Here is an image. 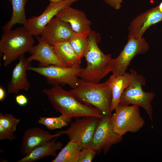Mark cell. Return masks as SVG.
<instances>
[{"label":"cell","instance_id":"8fae6325","mask_svg":"<svg viewBox=\"0 0 162 162\" xmlns=\"http://www.w3.org/2000/svg\"><path fill=\"white\" fill-rule=\"evenodd\" d=\"M79 0H65L56 3H50L40 15L28 19L25 27L33 36H39L46 25L60 10L70 6Z\"/></svg>","mask_w":162,"mask_h":162},{"label":"cell","instance_id":"6da1fadb","mask_svg":"<svg viewBox=\"0 0 162 162\" xmlns=\"http://www.w3.org/2000/svg\"><path fill=\"white\" fill-rule=\"evenodd\" d=\"M42 92L55 110L71 121L73 118L95 117L101 118L104 116L96 107L80 102L70 91L61 86H52L44 89Z\"/></svg>","mask_w":162,"mask_h":162},{"label":"cell","instance_id":"4fadbf2b","mask_svg":"<svg viewBox=\"0 0 162 162\" xmlns=\"http://www.w3.org/2000/svg\"><path fill=\"white\" fill-rule=\"evenodd\" d=\"M162 21V13L158 6L141 14L131 22L128 28V40L142 38L150 26Z\"/></svg>","mask_w":162,"mask_h":162},{"label":"cell","instance_id":"5bb4252c","mask_svg":"<svg viewBox=\"0 0 162 162\" xmlns=\"http://www.w3.org/2000/svg\"><path fill=\"white\" fill-rule=\"evenodd\" d=\"M55 17L70 24L75 33L89 36L92 31L91 21L85 13L70 6L61 9Z\"/></svg>","mask_w":162,"mask_h":162},{"label":"cell","instance_id":"7402d4cb","mask_svg":"<svg viewBox=\"0 0 162 162\" xmlns=\"http://www.w3.org/2000/svg\"><path fill=\"white\" fill-rule=\"evenodd\" d=\"M83 148L80 142L70 140L51 162H78L80 152Z\"/></svg>","mask_w":162,"mask_h":162},{"label":"cell","instance_id":"d6986e66","mask_svg":"<svg viewBox=\"0 0 162 162\" xmlns=\"http://www.w3.org/2000/svg\"><path fill=\"white\" fill-rule=\"evenodd\" d=\"M132 78L131 73L126 72L123 75L116 77L111 75L105 82L112 90V99L110 106L111 113L119 106L121 96Z\"/></svg>","mask_w":162,"mask_h":162},{"label":"cell","instance_id":"ac0fdd59","mask_svg":"<svg viewBox=\"0 0 162 162\" xmlns=\"http://www.w3.org/2000/svg\"><path fill=\"white\" fill-rule=\"evenodd\" d=\"M58 137H56L35 148L17 162H34L49 156L55 158L57 155L56 151L62 149L63 146L60 141H57Z\"/></svg>","mask_w":162,"mask_h":162},{"label":"cell","instance_id":"4316f807","mask_svg":"<svg viewBox=\"0 0 162 162\" xmlns=\"http://www.w3.org/2000/svg\"><path fill=\"white\" fill-rule=\"evenodd\" d=\"M14 133L11 132L0 125V140L7 139L10 140L15 139Z\"/></svg>","mask_w":162,"mask_h":162},{"label":"cell","instance_id":"4dcf8cb0","mask_svg":"<svg viewBox=\"0 0 162 162\" xmlns=\"http://www.w3.org/2000/svg\"><path fill=\"white\" fill-rule=\"evenodd\" d=\"M65 0H49L50 3H56L60 2Z\"/></svg>","mask_w":162,"mask_h":162},{"label":"cell","instance_id":"7a4b0ae2","mask_svg":"<svg viewBox=\"0 0 162 162\" xmlns=\"http://www.w3.org/2000/svg\"><path fill=\"white\" fill-rule=\"evenodd\" d=\"M100 39L99 33L94 31L88 36V46L84 55L87 66L79 76L84 81L99 83L110 72L108 65L112 58L111 55L104 54L99 48L98 43Z\"/></svg>","mask_w":162,"mask_h":162},{"label":"cell","instance_id":"7c38bea8","mask_svg":"<svg viewBox=\"0 0 162 162\" xmlns=\"http://www.w3.org/2000/svg\"><path fill=\"white\" fill-rule=\"evenodd\" d=\"M75 33L70 24L55 16L45 26L40 35L49 44L54 46L68 41Z\"/></svg>","mask_w":162,"mask_h":162},{"label":"cell","instance_id":"3957f363","mask_svg":"<svg viewBox=\"0 0 162 162\" xmlns=\"http://www.w3.org/2000/svg\"><path fill=\"white\" fill-rule=\"evenodd\" d=\"M70 91L80 102L96 107L104 115H112V90L106 82L95 83L80 79L76 87Z\"/></svg>","mask_w":162,"mask_h":162},{"label":"cell","instance_id":"277c9868","mask_svg":"<svg viewBox=\"0 0 162 162\" xmlns=\"http://www.w3.org/2000/svg\"><path fill=\"white\" fill-rule=\"evenodd\" d=\"M33 36L24 26L4 32L0 40V52L5 67L29 52L34 42Z\"/></svg>","mask_w":162,"mask_h":162},{"label":"cell","instance_id":"ffe728a7","mask_svg":"<svg viewBox=\"0 0 162 162\" xmlns=\"http://www.w3.org/2000/svg\"><path fill=\"white\" fill-rule=\"evenodd\" d=\"M53 46L58 58L67 67L81 68V58L74 50L69 40Z\"/></svg>","mask_w":162,"mask_h":162},{"label":"cell","instance_id":"1f68e13d","mask_svg":"<svg viewBox=\"0 0 162 162\" xmlns=\"http://www.w3.org/2000/svg\"><path fill=\"white\" fill-rule=\"evenodd\" d=\"M158 6L160 11L162 13V2L160 3Z\"/></svg>","mask_w":162,"mask_h":162},{"label":"cell","instance_id":"44dd1931","mask_svg":"<svg viewBox=\"0 0 162 162\" xmlns=\"http://www.w3.org/2000/svg\"><path fill=\"white\" fill-rule=\"evenodd\" d=\"M11 4L12 12L10 20L3 26L2 30L4 32L11 29L15 24H22L26 26L27 19L25 14V5L29 0H7Z\"/></svg>","mask_w":162,"mask_h":162},{"label":"cell","instance_id":"30bf717a","mask_svg":"<svg viewBox=\"0 0 162 162\" xmlns=\"http://www.w3.org/2000/svg\"><path fill=\"white\" fill-rule=\"evenodd\" d=\"M75 118L74 122L70 123L69 128L62 131V133L66 134L70 140L80 142L83 148H89L100 118L95 117Z\"/></svg>","mask_w":162,"mask_h":162},{"label":"cell","instance_id":"f1b7e54d","mask_svg":"<svg viewBox=\"0 0 162 162\" xmlns=\"http://www.w3.org/2000/svg\"><path fill=\"white\" fill-rule=\"evenodd\" d=\"M15 100L17 103L20 106H22L26 105L28 101L27 97L23 94L17 95L15 98Z\"/></svg>","mask_w":162,"mask_h":162},{"label":"cell","instance_id":"e0dca14e","mask_svg":"<svg viewBox=\"0 0 162 162\" xmlns=\"http://www.w3.org/2000/svg\"><path fill=\"white\" fill-rule=\"evenodd\" d=\"M18 59L19 62L13 69L11 79L8 84V90L10 93L16 94L20 90L27 91L30 86L26 71L31 61L25 58L24 55Z\"/></svg>","mask_w":162,"mask_h":162},{"label":"cell","instance_id":"2e32d148","mask_svg":"<svg viewBox=\"0 0 162 162\" xmlns=\"http://www.w3.org/2000/svg\"><path fill=\"white\" fill-rule=\"evenodd\" d=\"M37 39L38 44L34 45L29 52L31 54L27 58L29 61H38L39 67L54 65L67 67L58 58L53 46L49 44L40 36H37Z\"/></svg>","mask_w":162,"mask_h":162},{"label":"cell","instance_id":"603a6c76","mask_svg":"<svg viewBox=\"0 0 162 162\" xmlns=\"http://www.w3.org/2000/svg\"><path fill=\"white\" fill-rule=\"evenodd\" d=\"M88 36L75 33L69 41L72 48L80 58L84 56L88 44Z\"/></svg>","mask_w":162,"mask_h":162},{"label":"cell","instance_id":"cb8c5ba5","mask_svg":"<svg viewBox=\"0 0 162 162\" xmlns=\"http://www.w3.org/2000/svg\"><path fill=\"white\" fill-rule=\"evenodd\" d=\"M71 121L61 115L56 117H40L38 122L44 125L48 129L53 130L67 126Z\"/></svg>","mask_w":162,"mask_h":162},{"label":"cell","instance_id":"9c48e42d","mask_svg":"<svg viewBox=\"0 0 162 162\" xmlns=\"http://www.w3.org/2000/svg\"><path fill=\"white\" fill-rule=\"evenodd\" d=\"M112 116L104 115L99 119L89 147L96 154H99L103 151L104 154H106L112 145L123 140V136L117 134L113 130Z\"/></svg>","mask_w":162,"mask_h":162},{"label":"cell","instance_id":"5b68a950","mask_svg":"<svg viewBox=\"0 0 162 162\" xmlns=\"http://www.w3.org/2000/svg\"><path fill=\"white\" fill-rule=\"evenodd\" d=\"M130 72L132 74L133 78L122 93L119 105H135L142 107L152 122L153 110L151 103L155 94L154 92H147L143 90L142 86L145 85L146 80L143 76L138 74L133 69H130Z\"/></svg>","mask_w":162,"mask_h":162},{"label":"cell","instance_id":"8992f818","mask_svg":"<svg viewBox=\"0 0 162 162\" xmlns=\"http://www.w3.org/2000/svg\"><path fill=\"white\" fill-rule=\"evenodd\" d=\"M115 110L112 116V126L114 131L121 136L128 132H138L145 123L136 105H119Z\"/></svg>","mask_w":162,"mask_h":162},{"label":"cell","instance_id":"9a60e30c","mask_svg":"<svg viewBox=\"0 0 162 162\" xmlns=\"http://www.w3.org/2000/svg\"><path fill=\"white\" fill-rule=\"evenodd\" d=\"M62 134V131L52 134L48 131L38 128L34 127L26 130L23 136L20 150L22 155H26L35 148Z\"/></svg>","mask_w":162,"mask_h":162},{"label":"cell","instance_id":"f546056e","mask_svg":"<svg viewBox=\"0 0 162 162\" xmlns=\"http://www.w3.org/2000/svg\"><path fill=\"white\" fill-rule=\"evenodd\" d=\"M5 95V91L2 87H0V101H2L4 98Z\"/></svg>","mask_w":162,"mask_h":162},{"label":"cell","instance_id":"83f0119b","mask_svg":"<svg viewBox=\"0 0 162 162\" xmlns=\"http://www.w3.org/2000/svg\"><path fill=\"white\" fill-rule=\"evenodd\" d=\"M108 5L112 7L116 10L120 8L121 3L122 2V0H104Z\"/></svg>","mask_w":162,"mask_h":162},{"label":"cell","instance_id":"d4e9b609","mask_svg":"<svg viewBox=\"0 0 162 162\" xmlns=\"http://www.w3.org/2000/svg\"><path fill=\"white\" fill-rule=\"evenodd\" d=\"M20 120L11 114L0 113V125L13 133L16 130L17 126Z\"/></svg>","mask_w":162,"mask_h":162},{"label":"cell","instance_id":"484cf974","mask_svg":"<svg viewBox=\"0 0 162 162\" xmlns=\"http://www.w3.org/2000/svg\"><path fill=\"white\" fill-rule=\"evenodd\" d=\"M96 154V152L90 148H84L80 152L78 162H91Z\"/></svg>","mask_w":162,"mask_h":162},{"label":"cell","instance_id":"52a82bcc","mask_svg":"<svg viewBox=\"0 0 162 162\" xmlns=\"http://www.w3.org/2000/svg\"><path fill=\"white\" fill-rule=\"evenodd\" d=\"M83 68H73L50 65L45 67L28 66V70L36 72L46 78L52 86H63L67 84L72 89L78 85L80 74Z\"/></svg>","mask_w":162,"mask_h":162},{"label":"cell","instance_id":"ba28073f","mask_svg":"<svg viewBox=\"0 0 162 162\" xmlns=\"http://www.w3.org/2000/svg\"><path fill=\"white\" fill-rule=\"evenodd\" d=\"M149 49V45L144 38L128 40L119 55L112 58L109 62L108 67L112 72V75L116 77L123 75L133 58L137 55L146 53Z\"/></svg>","mask_w":162,"mask_h":162}]
</instances>
